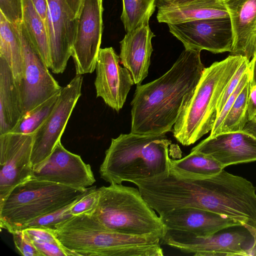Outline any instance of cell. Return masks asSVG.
I'll list each match as a JSON object with an SVG mask.
<instances>
[{"label":"cell","instance_id":"cell-20","mask_svg":"<svg viewBox=\"0 0 256 256\" xmlns=\"http://www.w3.org/2000/svg\"><path fill=\"white\" fill-rule=\"evenodd\" d=\"M156 6L158 21L166 24L229 16L222 0H193L178 6L158 0Z\"/></svg>","mask_w":256,"mask_h":256},{"label":"cell","instance_id":"cell-17","mask_svg":"<svg viewBox=\"0 0 256 256\" xmlns=\"http://www.w3.org/2000/svg\"><path fill=\"white\" fill-rule=\"evenodd\" d=\"M166 230L186 232L206 237L242 224L226 216L192 207L176 208L159 215Z\"/></svg>","mask_w":256,"mask_h":256},{"label":"cell","instance_id":"cell-40","mask_svg":"<svg viewBox=\"0 0 256 256\" xmlns=\"http://www.w3.org/2000/svg\"><path fill=\"white\" fill-rule=\"evenodd\" d=\"M242 130L250 134L256 138V120L253 118L248 121Z\"/></svg>","mask_w":256,"mask_h":256},{"label":"cell","instance_id":"cell-8","mask_svg":"<svg viewBox=\"0 0 256 256\" xmlns=\"http://www.w3.org/2000/svg\"><path fill=\"white\" fill-rule=\"evenodd\" d=\"M83 77L76 76L62 87L52 112L34 134L31 162L34 170L38 168L52 154L82 94Z\"/></svg>","mask_w":256,"mask_h":256},{"label":"cell","instance_id":"cell-6","mask_svg":"<svg viewBox=\"0 0 256 256\" xmlns=\"http://www.w3.org/2000/svg\"><path fill=\"white\" fill-rule=\"evenodd\" d=\"M30 178L16 186L0 205V228L10 233L28 222L71 204L88 190Z\"/></svg>","mask_w":256,"mask_h":256},{"label":"cell","instance_id":"cell-29","mask_svg":"<svg viewBox=\"0 0 256 256\" xmlns=\"http://www.w3.org/2000/svg\"><path fill=\"white\" fill-rule=\"evenodd\" d=\"M100 190L96 186L88 188L87 191L70 208V214L77 216L84 214H90L96 208L99 200Z\"/></svg>","mask_w":256,"mask_h":256},{"label":"cell","instance_id":"cell-37","mask_svg":"<svg viewBox=\"0 0 256 256\" xmlns=\"http://www.w3.org/2000/svg\"><path fill=\"white\" fill-rule=\"evenodd\" d=\"M33 5L39 14L46 26V24L48 14V0H31Z\"/></svg>","mask_w":256,"mask_h":256},{"label":"cell","instance_id":"cell-44","mask_svg":"<svg viewBox=\"0 0 256 256\" xmlns=\"http://www.w3.org/2000/svg\"></svg>","mask_w":256,"mask_h":256},{"label":"cell","instance_id":"cell-26","mask_svg":"<svg viewBox=\"0 0 256 256\" xmlns=\"http://www.w3.org/2000/svg\"><path fill=\"white\" fill-rule=\"evenodd\" d=\"M60 90L23 114L10 132L34 134L53 111L58 102Z\"/></svg>","mask_w":256,"mask_h":256},{"label":"cell","instance_id":"cell-16","mask_svg":"<svg viewBox=\"0 0 256 256\" xmlns=\"http://www.w3.org/2000/svg\"><path fill=\"white\" fill-rule=\"evenodd\" d=\"M198 152L218 161L224 168L256 160V138L244 130L220 133L208 137L194 147Z\"/></svg>","mask_w":256,"mask_h":256},{"label":"cell","instance_id":"cell-41","mask_svg":"<svg viewBox=\"0 0 256 256\" xmlns=\"http://www.w3.org/2000/svg\"><path fill=\"white\" fill-rule=\"evenodd\" d=\"M254 237V242L251 247L246 251V256H256V227L255 229L250 232Z\"/></svg>","mask_w":256,"mask_h":256},{"label":"cell","instance_id":"cell-32","mask_svg":"<svg viewBox=\"0 0 256 256\" xmlns=\"http://www.w3.org/2000/svg\"><path fill=\"white\" fill-rule=\"evenodd\" d=\"M250 61L246 58L229 81L217 106L218 116L226 100L238 86L244 74L248 70Z\"/></svg>","mask_w":256,"mask_h":256},{"label":"cell","instance_id":"cell-5","mask_svg":"<svg viewBox=\"0 0 256 256\" xmlns=\"http://www.w3.org/2000/svg\"><path fill=\"white\" fill-rule=\"evenodd\" d=\"M100 198L90 214L106 230L138 236L162 238L166 228L138 189L121 184L98 188Z\"/></svg>","mask_w":256,"mask_h":256},{"label":"cell","instance_id":"cell-1","mask_svg":"<svg viewBox=\"0 0 256 256\" xmlns=\"http://www.w3.org/2000/svg\"><path fill=\"white\" fill-rule=\"evenodd\" d=\"M200 54L185 49L164 75L137 85L130 104V132L162 134L172 130L205 68Z\"/></svg>","mask_w":256,"mask_h":256},{"label":"cell","instance_id":"cell-25","mask_svg":"<svg viewBox=\"0 0 256 256\" xmlns=\"http://www.w3.org/2000/svg\"><path fill=\"white\" fill-rule=\"evenodd\" d=\"M122 10L120 16L126 32L149 24L155 11L156 0H122Z\"/></svg>","mask_w":256,"mask_h":256},{"label":"cell","instance_id":"cell-27","mask_svg":"<svg viewBox=\"0 0 256 256\" xmlns=\"http://www.w3.org/2000/svg\"><path fill=\"white\" fill-rule=\"evenodd\" d=\"M250 90L249 80L226 115L218 134L224 132L242 130L246 122L247 103Z\"/></svg>","mask_w":256,"mask_h":256},{"label":"cell","instance_id":"cell-19","mask_svg":"<svg viewBox=\"0 0 256 256\" xmlns=\"http://www.w3.org/2000/svg\"><path fill=\"white\" fill-rule=\"evenodd\" d=\"M155 36L149 24L126 33L120 42V64L130 72L134 84H140L148 76Z\"/></svg>","mask_w":256,"mask_h":256},{"label":"cell","instance_id":"cell-33","mask_svg":"<svg viewBox=\"0 0 256 256\" xmlns=\"http://www.w3.org/2000/svg\"><path fill=\"white\" fill-rule=\"evenodd\" d=\"M17 252L24 256H42L31 240L22 230H16L12 234Z\"/></svg>","mask_w":256,"mask_h":256},{"label":"cell","instance_id":"cell-2","mask_svg":"<svg viewBox=\"0 0 256 256\" xmlns=\"http://www.w3.org/2000/svg\"><path fill=\"white\" fill-rule=\"evenodd\" d=\"M54 232L68 256H162L160 238L106 230L91 214L72 216L58 224Z\"/></svg>","mask_w":256,"mask_h":256},{"label":"cell","instance_id":"cell-31","mask_svg":"<svg viewBox=\"0 0 256 256\" xmlns=\"http://www.w3.org/2000/svg\"><path fill=\"white\" fill-rule=\"evenodd\" d=\"M0 12L14 26L22 22V0H0Z\"/></svg>","mask_w":256,"mask_h":256},{"label":"cell","instance_id":"cell-11","mask_svg":"<svg viewBox=\"0 0 256 256\" xmlns=\"http://www.w3.org/2000/svg\"><path fill=\"white\" fill-rule=\"evenodd\" d=\"M170 32L183 44L186 50L214 54L231 52L234 34L230 16L168 24Z\"/></svg>","mask_w":256,"mask_h":256},{"label":"cell","instance_id":"cell-43","mask_svg":"<svg viewBox=\"0 0 256 256\" xmlns=\"http://www.w3.org/2000/svg\"><path fill=\"white\" fill-rule=\"evenodd\" d=\"M253 118H254L255 120H256V114L254 115V117Z\"/></svg>","mask_w":256,"mask_h":256},{"label":"cell","instance_id":"cell-23","mask_svg":"<svg viewBox=\"0 0 256 256\" xmlns=\"http://www.w3.org/2000/svg\"><path fill=\"white\" fill-rule=\"evenodd\" d=\"M0 56L6 60L18 86L23 78L22 44L15 27L0 12Z\"/></svg>","mask_w":256,"mask_h":256},{"label":"cell","instance_id":"cell-18","mask_svg":"<svg viewBox=\"0 0 256 256\" xmlns=\"http://www.w3.org/2000/svg\"><path fill=\"white\" fill-rule=\"evenodd\" d=\"M234 34L232 55L250 61L256 52V0H223Z\"/></svg>","mask_w":256,"mask_h":256},{"label":"cell","instance_id":"cell-15","mask_svg":"<svg viewBox=\"0 0 256 256\" xmlns=\"http://www.w3.org/2000/svg\"><path fill=\"white\" fill-rule=\"evenodd\" d=\"M46 28L49 36L50 66L54 74L62 73L71 56L76 18L72 16L66 0H47Z\"/></svg>","mask_w":256,"mask_h":256},{"label":"cell","instance_id":"cell-38","mask_svg":"<svg viewBox=\"0 0 256 256\" xmlns=\"http://www.w3.org/2000/svg\"><path fill=\"white\" fill-rule=\"evenodd\" d=\"M248 71L250 84H256V52L249 62Z\"/></svg>","mask_w":256,"mask_h":256},{"label":"cell","instance_id":"cell-14","mask_svg":"<svg viewBox=\"0 0 256 256\" xmlns=\"http://www.w3.org/2000/svg\"><path fill=\"white\" fill-rule=\"evenodd\" d=\"M120 56L112 47L100 48L97 57L94 86L96 97L118 112L134 84L129 70L120 65Z\"/></svg>","mask_w":256,"mask_h":256},{"label":"cell","instance_id":"cell-22","mask_svg":"<svg viewBox=\"0 0 256 256\" xmlns=\"http://www.w3.org/2000/svg\"><path fill=\"white\" fill-rule=\"evenodd\" d=\"M224 168L216 160L198 152H190L181 159L170 160V173L180 178H207L219 173Z\"/></svg>","mask_w":256,"mask_h":256},{"label":"cell","instance_id":"cell-39","mask_svg":"<svg viewBox=\"0 0 256 256\" xmlns=\"http://www.w3.org/2000/svg\"><path fill=\"white\" fill-rule=\"evenodd\" d=\"M72 14L75 18L78 14L82 0H66Z\"/></svg>","mask_w":256,"mask_h":256},{"label":"cell","instance_id":"cell-13","mask_svg":"<svg viewBox=\"0 0 256 256\" xmlns=\"http://www.w3.org/2000/svg\"><path fill=\"white\" fill-rule=\"evenodd\" d=\"M32 178L46 180L76 189H86L96 182L90 166L80 156L66 149L60 140L48 159L34 170Z\"/></svg>","mask_w":256,"mask_h":256},{"label":"cell","instance_id":"cell-12","mask_svg":"<svg viewBox=\"0 0 256 256\" xmlns=\"http://www.w3.org/2000/svg\"><path fill=\"white\" fill-rule=\"evenodd\" d=\"M162 243L194 256H246L244 246L246 237L240 232H218L206 237L192 233L167 229Z\"/></svg>","mask_w":256,"mask_h":256},{"label":"cell","instance_id":"cell-36","mask_svg":"<svg viewBox=\"0 0 256 256\" xmlns=\"http://www.w3.org/2000/svg\"><path fill=\"white\" fill-rule=\"evenodd\" d=\"M256 114V84H250L248 99L246 122L252 119Z\"/></svg>","mask_w":256,"mask_h":256},{"label":"cell","instance_id":"cell-24","mask_svg":"<svg viewBox=\"0 0 256 256\" xmlns=\"http://www.w3.org/2000/svg\"><path fill=\"white\" fill-rule=\"evenodd\" d=\"M22 22L34 45L48 68L50 66V52L48 30L31 0H22Z\"/></svg>","mask_w":256,"mask_h":256},{"label":"cell","instance_id":"cell-21","mask_svg":"<svg viewBox=\"0 0 256 256\" xmlns=\"http://www.w3.org/2000/svg\"><path fill=\"white\" fill-rule=\"evenodd\" d=\"M22 116L18 89L10 68L0 56V135L10 132Z\"/></svg>","mask_w":256,"mask_h":256},{"label":"cell","instance_id":"cell-30","mask_svg":"<svg viewBox=\"0 0 256 256\" xmlns=\"http://www.w3.org/2000/svg\"><path fill=\"white\" fill-rule=\"evenodd\" d=\"M249 80L250 74L248 70V71L242 76L238 86L234 92L231 94V95L226 100L224 105V106L216 118L212 129L210 131V134L209 137L212 138L218 135L220 126L226 115L235 102L237 96L242 91V88L244 87L246 84L248 82Z\"/></svg>","mask_w":256,"mask_h":256},{"label":"cell","instance_id":"cell-7","mask_svg":"<svg viewBox=\"0 0 256 256\" xmlns=\"http://www.w3.org/2000/svg\"><path fill=\"white\" fill-rule=\"evenodd\" d=\"M14 26L20 40L23 54V78L18 86L23 115L60 90L62 87L50 72L31 41L24 23Z\"/></svg>","mask_w":256,"mask_h":256},{"label":"cell","instance_id":"cell-28","mask_svg":"<svg viewBox=\"0 0 256 256\" xmlns=\"http://www.w3.org/2000/svg\"><path fill=\"white\" fill-rule=\"evenodd\" d=\"M75 202L63 208L34 219L26 224L22 230L28 228L54 230L55 226L58 224L72 216L70 214L68 210Z\"/></svg>","mask_w":256,"mask_h":256},{"label":"cell","instance_id":"cell-42","mask_svg":"<svg viewBox=\"0 0 256 256\" xmlns=\"http://www.w3.org/2000/svg\"><path fill=\"white\" fill-rule=\"evenodd\" d=\"M162 1L170 4L173 5L178 6L181 5L187 2H188L193 0H162Z\"/></svg>","mask_w":256,"mask_h":256},{"label":"cell","instance_id":"cell-9","mask_svg":"<svg viewBox=\"0 0 256 256\" xmlns=\"http://www.w3.org/2000/svg\"><path fill=\"white\" fill-rule=\"evenodd\" d=\"M102 0H82L71 49L76 74L96 70L103 29Z\"/></svg>","mask_w":256,"mask_h":256},{"label":"cell","instance_id":"cell-10","mask_svg":"<svg viewBox=\"0 0 256 256\" xmlns=\"http://www.w3.org/2000/svg\"><path fill=\"white\" fill-rule=\"evenodd\" d=\"M34 134L0 135V205L18 185L32 178Z\"/></svg>","mask_w":256,"mask_h":256},{"label":"cell","instance_id":"cell-34","mask_svg":"<svg viewBox=\"0 0 256 256\" xmlns=\"http://www.w3.org/2000/svg\"><path fill=\"white\" fill-rule=\"evenodd\" d=\"M23 232L33 242H55L58 241L54 230L42 228H28L22 230Z\"/></svg>","mask_w":256,"mask_h":256},{"label":"cell","instance_id":"cell-35","mask_svg":"<svg viewBox=\"0 0 256 256\" xmlns=\"http://www.w3.org/2000/svg\"><path fill=\"white\" fill-rule=\"evenodd\" d=\"M32 242L42 256H68L59 241L42 242Z\"/></svg>","mask_w":256,"mask_h":256},{"label":"cell","instance_id":"cell-3","mask_svg":"<svg viewBox=\"0 0 256 256\" xmlns=\"http://www.w3.org/2000/svg\"><path fill=\"white\" fill-rule=\"evenodd\" d=\"M171 144L165 134H120L106 150L100 176L110 184H121L168 174Z\"/></svg>","mask_w":256,"mask_h":256},{"label":"cell","instance_id":"cell-4","mask_svg":"<svg viewBox=\"0 0 256 256\" xmlns=\"http://www.w3.org/2000/svg\"><path fill=\"white\" fill-rule=\"evenodd\" d=\"M246 57L230 55L205 68L194 91L174 124V136L183 146L194 144L211 131L217 106L229 81Z\"/></svg>","mask_w":256,"mask_h":256}]
</instances>
